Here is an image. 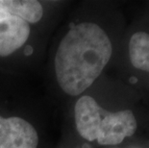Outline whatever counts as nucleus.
I'll return each mask as SVG.
<instances>
[{
    "label": "nucleus",
    "mask_w": 149,
    "mask_h": 148,
    "mask_svg": "<svg viewBox=\"0 0 149 148\" xmlns=\"http://www.w3.org/2000/svg\"><path fill=\"white\" fill-rule=\"evenodd\" d=\"M0 9L28 24L37 23L43 15L42 4L33 0H0Z\"/></svg>",
    "instance_id": "39448f33"
},
{
    "label": "nucleus",
    "mask_w": 149,
    "mask_h": 148,
    "mask_svg": "<svg viewBox=\"0 0 149 148\" xmlns=\"http://www.w3.org/2000/svg\"><path fill=\"white\" fill-rule=\"evenodd\" d=\"M39 136L35 127L18 116L0 115V148H38Z\"/></svg>",
    "instance_id": "7ed1b4c3"
},
{
    "label": "nucleus",
    "mask_w": 149,
    "mask_h": 148,
    "mask_svg": "<svg viewBox=\"0 0 149 148\" xmlns=\"http://www.w3.org/2000/svg\"><path fill=\"white\" fill-rule=\"evenodd\" d=\"M74 116L79 135L101 145H116L131 137L138 124L130 110L109 112L98 105L91 96L80 97L75 104Z\"/></svg>",
    "instance_id": "f03ea898"
},
{
    "label": "nucleus",
    "mask_w": 149,
    "mask_h": 148,
    "mask_svg": "<svg viewBox=\"0 0 149 148\" xmlns=\"http://www.w3.org/2000/svg\"><path fill=\"white\" fill-rule=\"evenodd\" d=\"M129 56L133 67L149 72V34L135 33L130 39Z\"/></svg>",
    "instance_id": "423d86ee"
},
{
    "label": "nucleus",
    "mask_w": 149,
    "mask_h": 148,
    "mask_svg": "<svg viewBox=\"0 0 149 148\" xmlns=\"http://www.w3.org/2000/svg\"><path fill=\"white\" fill-rule=\"evenodd\" d=\"M30 32L27 22L0 9V56H10L23 46Z\"/></svg>",
    "instance_id": "20e7f679"
},
{
    "label": "nucleus",
    "mask_w": 149,
    "mask_h": 148,
    "mask_svg": "<svg viewBox=\"0 0 149 148\" xmlns=\"http://www.w3.org/2000/svg\"><path fill=\"white\" fill-rule=\"evenodd\" d=\"M112 53V42L99 25L83 22L71 27L55 55L56 78L62 90L80 95L99 77Z\"/></svg>",
    "instance_id": "f257e3e1"
}]
</instances>
